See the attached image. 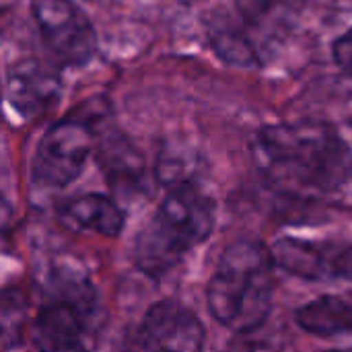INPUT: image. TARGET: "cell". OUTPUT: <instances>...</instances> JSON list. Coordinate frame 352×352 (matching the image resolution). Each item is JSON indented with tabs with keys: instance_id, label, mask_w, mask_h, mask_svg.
<instances>
[{
	"instance_id": "12",
	"label": "cell",
	"mask_w": 352,
	"mask_h": 352,
	"mask_svg": "<svg viewBox=\"0 0 352 352\" xmlns=\"http://www.w3.org/2000/svg\"><path fill=\"white\" fill-rule=\"evenodd\" d=\"M103 159L105 165L109 169V173L118 175V177H140L142 175V159L140 155L126 142H116L111 140L105 148H103Z\"/></svg>"
},
{
	"instance_id": "7",
	"label": "cell",
	"mask_w": 352,
	"mask_h": 352,
	"mask_svg": "<svg viewBox=\"0 0 352 352\" xmlns=\"http://www.w3.org/2000/svg\"><path fill=\"white\" fill-rule=\"evenodd\" d=\"M270 252L276 266L299 278L352 283V243L283 237Z\"/></svg>"
},
{
	"instance_id": "2",
	"label": "cell",
	"mask_w": 352,
	"mask_h": 352,
	"mask_svg": "<svg viewBox=\"0 0 352 352\" xmlns=\"http://www.w3.org/2000/svg\"><path fill=\"white\" fill-rule=\"evenodd\" d=\"M274 258L256 239H237L225 248L206 289L212 318L225 328L248 334L260 330L274 299Z\"/></svg>"
},
{
	"instance_id": "15",
	"label": "cell",
	"mask_w": 352,
	"mask_h": 352,
	"mask_svg": "<svg viewBox=\"0 0 352 352\" xmlns=\"http://www.w3.org/2000/svg\"><path fill=\"white\" fill-rule=\"evenodd\" d=\"M330 352H352V351H330Z\"/></svg>"
},
{
	"instance_id": "3",
	"label": "cell",
	"mask_w": 352,
	"mask_h": 352,
	"mask_svg": "<svg viewBox=\"0 0 352 352\" xmlns=\"http://www.w3.org/2000/svg\"><path fill=\"white\" fill-rule=\"evenodd\" d=\"M214 202L194 179L167 188L153 219L136 237L134 258L142 272L161 276L214 229Z\"/></svg>"
},
{
	"instance_id": "1",
	"label": "cell",
	"mask_w": 352,
	"mask_h": 352,
	"mask_svg": "<svg viewBox=\"0 0 352 352\" xmlns=\"http://www.w3.org/2000/svg\"><path fill=\"white\" fill-rule=\"evenodd\" d=\"M262 173L301 196H328L352 179V148L342 134L322 120L264 126L254 140Z\"/></svg>"
},
{
	"instance_id": "8",
	"label": "cell",
	"mask_w": 352,
	"mask_h": 352,
	"mask_svg": "<svg viewBox=\"0 0 352 352\" xmlns=\"http://www.w3.org/2000/svg\"><path fill=\"white\" fill-rule=\"evenodd\" d=\"M4 89L12 109L27 120H35L58 103L62 80L54 66L35 58H23L8 66Z\"/></svg>"
},
{
	"instance_id": "9",
	"label": "cell",
	"mask_w": 352,
	"mask_h": 352,
	"mask_svg": "<svg viewBox=\"0 0 352 352\" xmlns=\"http://www.w3.org/2000/svg\"><path fill=\"white\" fill-rule=\"evenodd\" d=\"M33 342L39 352H89L78 307L66 301L43 307L33 322Z\"/></svg>"
},
{
	"instance_id": "13",
	"label": "cell",
	"mask_w": 352,
	"mask_h": 352,
	"mask_svg": "<svg viewBox=\"0 0 352 352\" xmlns=\"http://www.w3.org/2000/svg\"><path fill=\"white\" fill-rule=\"evenodd\" d=\"M258 332L260 330L239 334V338L233 340L225 352H283V346L272 336H260Z\"/></svg>"
},
{
	"instance_id": "4",
	"label": "cell",
	"mask_w": 352,
	"mask_h": 352,
	"mask_svg": "<svg viewBox=\"0 0 352 352\" xmlns=\"http://www.w3.org/2000/svg\"><path fill=\"white\" fill-rule=\"evenodd\" d=\"M95 148L93 128L78 120H60L41 136L33 157V179L45 188H66L87 167Z\"/></svg>"
},
{
	"instance_id": "10",
	"label": "cell",
	"mask_w": 352,
	"mask_h": 352,
	"mask_svg": "<svg viewBox=\"0 0 352 352\" xmlns=\"http://www.w3.org/2000/svg\"><path fill=\"white\" fill-rule=\"evenodd\" d=\"M62 221L76 229L101 237H118L124 229L122 208L103 194H82L66 202Z\"/></svg>"
},
{
	"instance_id": "6",
	"label": "cell",
	"mask_w": 352,
	"mask_h": 352,
	"mask_svg": "<svg viewBox=\"0 0 352 352\" xmlns=\"http://www.w3.org/2000/svg\"><path fill=\"white\" fill-rule=\"evenodd\" d=\"M206 340L200 318L179 301L155 303L132 334V352H202Z\"/></svg>"
},
{
	"instance_id": "14",
	"label": "cell",
	"mask_w": 352,
	"mask_h": 352,
	"mask_svg": "<svg viewBox=\"0 0 352 352\" xmlns=\"http://www.w3.org/2000/svg\"><path fill=\"white\" fill-rule=\"evenodd\" d=\"M332 56H334L336 64H338L344 72H349L352 76V29H349L346 33H342V35L334 41V45H332Z\"/></svg>"
},
{
	"instance_id": "5",
	"label": "cell",
	"mask_w": 352,
	"mask_h": 352,
	"mask_svg": "<svg viewBox=\"0 0 352 352\" xmlns=\"http://www.w3.org/2000/svg\"><path fill=\"white\" fill-rule=\"evenodd\" d=\"M33 19L47 50L66 66H85L97 52V33L72 0H33Z\"/></svg>"
},
{
	"instance_id": "11",
	"label": "cell",
	"mask_w": 352,
	"mask_h": 352,
	"mask_svg": "<svg viewBox=\"0 0 352 352\" xmlns=\"http://www.w3.org/2000/svg\"><path fill=\"white\" fill-rule=\"evenodd\" d=\"M295 322L307 334L320 338H336L352 334V299L340 295H324L299 307Z\"/></svg>"
}]
</instances>
